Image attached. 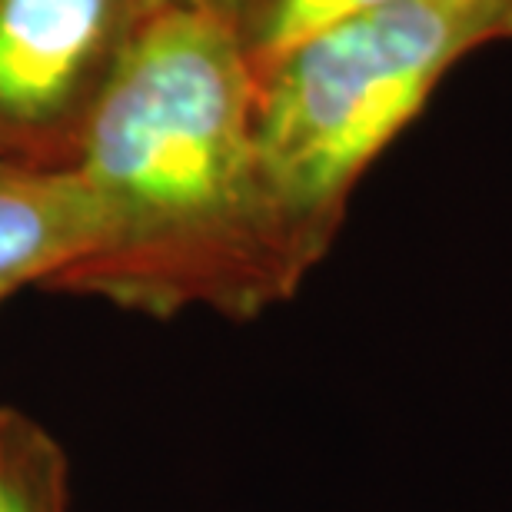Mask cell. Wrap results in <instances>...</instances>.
Segmentation results:
<instances>
[{
  "mask_svg": "<svg viewBox=\"0 0 512 512\" xmlns=\"http://www.w3.org/2000/svg\"><path fill=\"white\" fill-rule=\"evenodd\" d=\"M90 250L44 290L170 320L247 323L303 286L256 153V74L233 20L167 4L143 30L77 160Z\"/></svg>",
  "mask_w": 512,
  "mask_h": 512,
  "instance_id": "obj_1",
  "label": "cell"
},
{
  "mask_svg": "<svg viewBox=\"0 0 512 512\" xmlns=\"http://www.w3.org/2000/svg\"><path fill=\"white\" fill-rule=\"evenodd\" d=\"M512 40V0H393L296 44L256 74V153L296 266L340 237L366 170L449 70Z\"/></svg>",
  "mask_w": 512,
  "mask_h": 512,
  "instance_id": "obj_2",
  "label": "cell"
},
{
  "mask_svg": "<svg viewBox=\"0 0 512 512\" xmlns=\"http://www.w3.org/2000/svg\"><path fill=\"white\" fill-rule=\"evenodd\" d=\"M170 0H0V163L77 170L97 110Z\"/></svg>",
  "mask_w": 512,
  "mask_h": 512,
  "instance_id": "obj_3",
  "label": "cell"
},
{
  "mask_svg": "<svg viewBox=\"0 0 512 512\" xmlns=\"http://www.w3.org/2000/svg\"><path fill=\"white\" fill-rule=\"evenodd\" d=\"M97 233L94 200L77 170L0 163V303L44 286L80 260Z\"/></svg>",
  "mask_w": 512,
  "mask_h": 512,
  "instance_id": "obj_4",
  "label": "cell"
},
{
  "mask_svg": "<svg viewBox=\"0 0 512 512\" xmlns=\"http://www.w3.org/2000/svg\"><path fill=\"white\" fill-rule=\"evenodd\" d=\"M0 512H70L64 446L14 406H0Z\"/></svg>",
  "mask_w": 512,
  "mask_h": 512,
  "instance_id": "obj_5",
  "label": "cell"
},
{
  "mask_svg": "<svg viewBox=\"0 0 512 512\" xmlns=\"http://www.w3.org/2000/svg\"><path fill=\"white\" fill-rule=\"evenodd\" d=\"M393 0H233L230 20L253 74L276 64L320 30Z\"/></svg>",
  "mask_w": 512,
  "mask_h": 512,
  "instance_id": "obj_6",
  "label": "cell"
},
{
  "mask_svg": "<svg viewBox=\"0 0 512 512\" xmlns=\"http://www.w3.org/2000/svg\"><path fill=\"white\" fill-rule=\"evenodd\" d=\"M170 4H197V7H213L220 14H230L233 0H170Z\"/></svg>",
  "mask_w": 512,
  "mask_h": 512,
  "instance_id": "obj_7",
  "label": "cell"
}]
</instances>
